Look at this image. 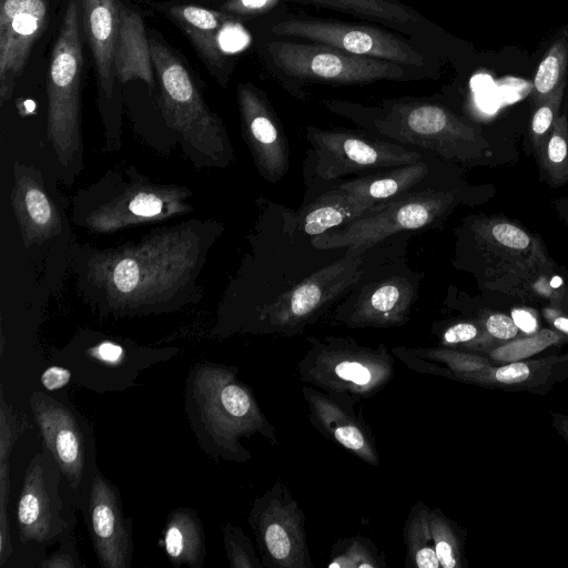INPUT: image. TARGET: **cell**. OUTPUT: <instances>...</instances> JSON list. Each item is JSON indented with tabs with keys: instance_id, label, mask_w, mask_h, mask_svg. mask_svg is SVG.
I'll use <instances>...</instances> for the list:
<instances>
[{
	"instance_id": "obj_1",
	"label": "cell",
	"mask_w": 568,
	"mask_h": 568,
	"mask_svg": "<svg viewBox=\"0 0 568 568\" xmlns=\"http://www.w3.org/2000/svg\"><path fill=\"white\" fill-rule=\"evenodd\" d=\"M222 226L189 221L139 242L85 250L77 272L84 298L102 315L172 312L196 302L195 281Z\"/></svg>"
},
{
	"instance_id": "obj_2",
	"label": "cell",
	"mask_w": 568,
	"mask_h": 568,
	"mask_svg": "<svg viewBox=\"0 0 568 568\" xmlns=\"http://www.w3.org/2000/svg\"><path fill=\"white\" fill-rule=\"evenodd\" d=\"M323 104L362 130L446 163L471 168L498 164L499 159L507 161L503 152L506 146H499L480 126L436 102L398 98L367 106L329 99Z\"/></svg>"
},
{
	"instance_id": "obj_3",
	"label": "cell",
	"mask_w": 568,
	"mask_h": 568,
	"mask_svg": "<svg viewBox=\"0 0 568 568\" xmlns=\"http://www.w3.org/2000/svg\"><path fill=\"white\" fill-rule=\"evenodd\" d=\"M458 232L456 265L480 287L555 302L568 292L539 236L504 216L470 215Z\"/></svg>"
},
{
	"instance_id": "obj_4",
	"label": "cell",
	"mask_w": 568,
	"mask_h": 568,
	"mask_svg": "<svg viewBox=\"0 0 568 568\" xmlns=\"http://www.w3.org/2000/svg\"><path fill=\"white\" fill-rule=\"evenodd\" d=\"M184 408L197 445L211 457L241 464L251 460L241 439L254 435L277 444L274 426L234 366L194 364L185 379Z\"/></svg>"
},
{
	"instance_id": "obj_5",
	"label": "cell",
	"mask_w": 568,
	"mask_h": 568,
	"mask_svg": "<svg viewBox=\"0 0 568 568\" xmlns=\"http://www.w3.org/2000/svg\"><path fill=\"white\" fill-rule=\"evenodd\" d=\"M494 189L465 182H430L386 201L374 211L342 226L310 237L315 248L364 254L402 232L440 226L462 205L487 201Z\"/></svg>"
},
{
	"instance_id": "obj_6",
	"label": "cell",
	"mask_w": 568,
	"mask_h": 568,
	"mask_svg": "<svg viewBox=\"0 0 568 568\" xmlns=\"http://www.w3.org/2000/svg\"><path fill=\"white\" fill-rule=\"evenodd\" d=\"M160 83V110L184 154L197 168H226L234 152L222 120L210 110L184 63L162 42L150 38Z\"/></svg>"
},
{
	"instance_id": "obj_7",
	"label": "cell",
	"mask_w": 568,
	"mask_h": 568,
	"mask_svg": "<svg viewBox=\"0 0 568 568\" xmlns=\"http://www.w3.org/2000/svg\"><path fill=\"white\" fill-rule=\"evenodd\" d=\"M191 192L151 182L134 169L109 172L74 199V221L95 234H110L189 213Z\"/></svg>"
},
{
	"instance_id": "obj_8",
	"label": "cell",
	"mask_w": 568,
	"mask_h": 568,
	"mask_svg": "<svg viewBox=\"0 0 568 568\" xmlns=\"http://www.w3.org/2000/svg\"><path fill=\"white\" fill-rule=\"evenodd\" d=\"M82 74L80 0H69L50 59L47 116V138L65 183L82 170Z\"/></svg>"
},
{
	"instance_id": "obj_9",
	"label": "cell",
	"mask_w": 568,
	"mask_h": 568,
	"mask_svg": "<svg viewBox=\"0 0 568 568\" xmlns=\"http://www.w3.org/2000/svg\"><path fill=\"white\" fill-rule=\"evenodd\" d=\"M368 253V252H367ZM345 251L343 257L315 271L294 287L247 314L234 333L293 337L316 323L367 271L365 256Z\"/></svg>"
},
{
	"instance_id": "obj_10",
	"label": "cell",
	"mask_w": 568,
	"mask_h": 568,
	"mask_svg": "<svg viewBox=\"0 0 568 568\" xmlns=\"http://www.w3.org/2000/svg\"><path fill=\"white\" fill-rule=\"evenodd\" d=\"M308 349L296 364L302 383L355 404L379 393L395 375L384 344H358L348 336H308Z\"/></svg>"
},
{
	"instance_id": "obj_11",
	"label": "cell",
	"mask_w": 568,
	"mask_h": 568,
	"mask_svg": "<svg viewBox=\"0 0 568 568\" xmlns=\"http://www.w3.org/2000/svg\"><path fill=\"white\" fill-rule=\"evenodd\" d=\"M306 140L311 148L304 161V175L310 185L317 184L321 190L348 175L399 168L432 155L365 130L307 125Z\"/></svg>"
},
{
	"instance_id": "obj_12",
	"label": "cell",
	"mask_w": 568,
	"mask_h": 568,
	"mask_svg": "<svg viewBox=\"0 0 568 568\" xmlns=\"http://www.w3.org/2000/svg\"><path fill=\"white\" fill-rule=\"evenodd\" d=\"M178 352L175 347L143 346L89 329L73 336L61 349H54L52 358L71 369L75 385L105 393L131 388L143 371Z\"/></svg>"
},
{
	"instance_id": "obj_13",
	"label": "cell",
	"mask_w": 568,
	"mask_h": 568,
	"mask_svg": "<svg viewBox=\"0 0 568 568\" xmlns=\"http://www.w3.org/2000/svg\"><path fill=\"white\" fill-rule=\"evenodd\" d=\"M29 405L43 447L57 460L71 487L75 507L83 515L100 469L92 426L72 403L43 390H34Z\"/></svg>"
},
{
	"instance_id": "obj_14",
	"label": "cell",
	"mask_w": 568,
	"mask_h": 568,
	"mask_svg": "<svg viewBox=\"0 0 568 568\" xmlns=\"http://www.w3.org/2000/svg\"><path fill=\"white\" fill-rule=\"evenodd\" d=\"M71 487L52 454L43 447L29 462L17 504L18 538L26 546L59 544L77 525Z\"/></svg>"
},
{
	"instance_id": "obj_15",
	"label": "cell",
	"mask_w": 568,
	"mask_h": 568,
	"mask_svg": "<svg viewBox=\"0 0 568 568\" xmlns=\"http://www.w3.org/2000/svg\"><path fill=\"white\" fill-rule=\"evenodd\" d=\"M265 51L273 69L283 79L301 83L351 85L402 81L413 69L308 41L273 40L265 45Z\"/></svg>"
},
{
	"instance_id": "obj_16",
	"label": "cell",
	"mask_w": 568,
	"mask_h": 568,
	"mask_svg": "<svg viewBox=\"0 0 568 568\" xmlns=\"http://www.w3.org/2000/svg\"><path fill=\"white\" fill-rule=\"evenodd\" d=\"M423 274L400 267L368 268L336 307L334 318L348 328H390L406 324L418 298Z\"/></svg>"
},
{
	"instance_id": "obj_17",
	"label": "cell",
	"mask_w": 568,
	"mask_h": 568,
	"mask_svg": "<svg viewBox=\"0 0 568 568\" xmlns=\"http://www.w3.org/2000/svg\"><path fill=\"white\" fill-rule=\"evenodd\" d=\"M270 31L278 38L322 43L354 55L390 61L410 68L426 64L425 54L407 39L371 24L287 17L275 20Z\"/></svg>"
},
{
	"instance_id": "obj_18",
	"label": "cell",
	"mask_w": 568,
	"mask_h": 568,
	"mask_svg": "<svg viewBox=\"0 0 568 568\" xmlns=\"http://www.w3.org/2000/svg\"><path fill=\"white\" fill-rule=\"evenodd\" d=\"M247 520L264 567L313 568L305 515L282 480L253 500Z\"/></svg>"
},
{
	"instance_id": "obj_19",
	"label": "cell",
	"mask_w": 568,
	"mask_h": 568,
	"mask_svg": "<svg viewBox=\"0 0 568 568\" xmlns=\"http://www.w3.org/2000/svg\"><path fill=\"white\" fill-rule=\"evenodd\" d=\"M243 139L260 175L280 182L290 169V148L281 121L266 94L252 83L236 91Z\"/></svg>"
},
{
	"instance_id": "obj_20",
	"label": "cell",
	"mask_w": 568,
	"mask_h": 568,
	"mask_svg": "<svg viewBox=\"0 0 568 568\" xmlns=\"http://www.w3.org/2000/svg\"><path fill=\"white\" fill-rule=\"evenodd\" d=\"M95 557L102 568H130L133 520L123 513L119 488L97 471L82 515Z\"/></svg>"
},
{
	"instance_id": "obj_21",
	"label": "cell",
	"mask_w": 568,
	"mask_h": 568,
	"mask_svg": "<svg viewBox=\"0 0 568 568\" xmlns=\"http://www.w3.org/2000/svg\"><path fill=\"white\" fill-rule=\"evenodd\" d=\"M47 0H0V102L11 99L30 52L45 30Z\"/></svg>"
},
{
	"instance_id": "obj_22",
	"label": "cell",
	"mask_w": 568,
	"mask_h": 568,
	"mask_svg": "<svg viewBox=\"0 0 568 568\" xmlns=\"http://www.w3.org/2000/svg\"><path fill=\"white\" fill-rule=\"evenodd\" d=\"M169 12L186 33L202 60L224 84L226 79L223 74L229 57L239 52L246 42L245 32L235 17L191 4L171 7Z\"/></svg>"
},
{
	"instance_id": "obj_23",
	"label": "cell",
	"mask_w": 568,
	"mask_h": 568,
	"mask_svg": "<svg viewBox=\"0 0 568 568\" xmlns=\"http://www.w3.org/2000/svg\"><path fill=\"white\" fill-rule=\"evenodd\" d=\"M308 420L323 436L364 463L378 466L379 456L368 425L355 414L354 404L310 385L302 388Z\"/></svg>"
},
{
	"instance_id": "obj_24",
	"label": "cell",
	"mask_w": 568,
	"mask_h": 568,
	"mask_svg": "<svg viewBox=\"0 0 568 568\" xmlns=\"http://www.w3.org/2000/svg\"><path fill=\"white\" fill-rule=\"evenodd\" d=\"M10 201L27 247L42 244L62 231L61 212L33 166L13 164Z\"/></svg>"
},
{
	"instance_id": "obj_25",
	"label": "cell",
	"mask_w": 568,
	"mask_h": 568,
	"mask_svg": "<svg viewBox=\"0 0 568 568\" xmlns=\"http://www.w3.org/2000/svg\"><path fill=\"white\" fill-rule=\"evenodd\" d=\"M567 377L568 354H564L491 365L464 376L460 382L505 390L545 394Z\"/></svg>"
},
{
	"instance_id": "obj_26",
	"label": "cell",
	"mask_w": 568,
	"mask_h": 568,
	"mask_svg": "<svg viewBox=\"0 0 568 568\" xmlns=\"http://www.w3.org/2000/svg\"><path fill=\"white\" fill-rule=\"evenodd\" d=\"M442 163L444 161L440 159L428 155L413 164L344 179L325 189H333L365 202L379 203L433 182L434 169Z\"/></svg>"
},
{
	"instance_id": "obj_27",
	"label": "cell",
	"mask_w": 568,
	"mask_h": 568,
	"mask_svg": "<svg viewBox=\"0 0 568 568\" xmlns=\"http://www.w3.org/2000/svg\"><path fill=\"white\" fill-rule=\"evenodd\" d=\"M81 8L101 93L106 99H112L120 2L119 0H81Z\"/></svg>"
},
{
	"instance_id": "obj_28",
	"label": "cell",
	"mask_w": 568,
	"mask_h": 568,
	"mask_svg": "<svg viewBox=\"0 0 568 568\" xmlns=\"http://www.w3.org/2000/svg\"><path fill=\"white\" fill-rule=\"evenodd\" d=\"M385 202H365L333 189H325L304 202L297 212L288 215V226L312 237L352 222Z\"/></svg>"
},
{
	"instance_id": "obj_29",
	"label": "cell",
	"mask_w": 568,
	"mask_h": 568,
	"mask_svg": "<svg viewBox=\"0 0 568 568\" xmlns=\"http://www.w3.org/2000/svg\"><path fill=\"white\" fill-rule=\"evenodd\" d=\"M115 77L121 83L139 79L154 88V67L142 17L120 4L118 37L114 52Z\"/></svg>"
},
{
	"instance_id": "obj_30",
	"label": "cell",
	"mask_w": 568,
	"mask_h": 568,
	"mask_svg": "<svg viewBox=\"0 0 568 568\" xmlns=\"http://www.w3.org/2000/svg\"><path fill=\"white\" fill-rule=\"evenodd\" d=\"M161 546L175 567L202 568L206 557L201 519L190 507H179L166 518Z\"/></svg>"
},
{
	"instance_id": "obj_31",
	"label": "cell",
	"mask_w": 568,
	"mask_h": 568,
	"mask_svg": "<svg viewBox=\"0 0 568 568\" xmlns=\"http://www.w3.org/2000/svg\"><path fill=\"white\" fill-rule=\"evenodd\" d=\"M359 17L413 34L426 28L415 9L398 0H292Z\"/></svg>"
},
{
	"instance_id": "obj_32",
	"label": "cell",
	"mask_w": 568,
	"mask_h": 568,
	"mask_svg": "<svg viewBox=\"0 0 568 568\" xmlns=\"http://www.w3.org/2000/svg\"><path fill=\"white\" fill-rule=\"evenodd\" d=\"M28 422L7 403L0 392V566L12 554V540L7 507L10 493V455L18 438L29 429Z\"/></svg>"
},
{
	"instance_id": "obj_33",
	"label": "cell",
	"mask_w": 568,
	"mask_h": 568,
	"mask_svg": "<svg viewBox=\"0 0 568 568\" xmlns=\"http://www.w3.org/2000/svg\"><path fill=\"white\" fill-rule=\"evenodd\" d=\"M429 513L430 508L424 501H417L410 507L403 529L406 567L440 568L435 551Z\"/></svg>"
},
{
	"instance_id": "obj_34",
	"label": "cell",
	"mask_w": 568,
	"mask_h": 568,
	"mask_svg": "<svg viewBox=\"0 0 568 568\" xmlns=\"http://www.w3.org/2000/svg\"><path fill=\"white\" fill-rule=\"evenodd\" d=\"M568 68V26L564 28L545 52L536 70L532 90V109L546 100L562 82Z\"/></svg>"
},
{
	"instance_id": "obj_35",
	"label": "cell",
	"mask_w": 568,
	"mask_h": 568,
	"mask_svg": "<svg viewBox=\"0 0 568 568\" xmlns=\"http://www.w3.org/2000/svg\"><path fill=\"white\" fill-rule=\"evenodd\" d=\"M568 342V337L556 329L542 328L536 333L501 343L485 353L495 365L523 361L547 348Z\"/></svg>"
},
{
	"instance_id": "obj_36",
	"label": "cell",
	"mask_w": 568,
	"mask_h": 568,
	"mask_svg": "<svg viewBox=\"0 0 568 568\" xmlns=\"http://www.w3.org/2000/svg\"><path fill=\"white\" fill-rule=\"evenodd\" d=\"M540 179L552 187L568 183V119L557 118L547 141L544 156L538 164Z\"/></svg>"
},
{
	"instance_id": "obj_37",
	"label": "cell",
	"mask_w": 568,
	"mask_h": 568,
	"mask_svg": "<svg viewBox=\"0 0 568 568\" xmlns=\"http://www.w3.org/2000/svg\"><path fill=\"white\" fill-rule=\"evenodd\" d=\"M386 561L377 547L363 536L337 540L331 550L328 568H385Z\"/></svg>"
},
{
	"instance_id": "obj_38",
	"label": "cell",
	"mask_w": 568,
	"mask_h": 568,
	"mask_svg": "<svg viewBox=\"0 0 568 568\" xmlns=\"http://www.w3.org/2000/svg\"><path fill=\"white\" fill-rule=\"evenodd\" d=\"M429 520L440 568L464 567L463 539L456 525L439 508H430Z\"/></svg>"
},
{
	"instance_id": "obj_39",
	"label": "cell",
	"mask_w": 568,
	"mask_h": 568,
	"mask_svg": "<svg viewBox=\"0 0 568 568\" xmlns=\"http://www.w3.org/2000/svg\"><path fill=\"white\" fill-rule=\"evenodd\" d=\"M439 346L485 354L499 345L485 329L480 318L457 321L438 329Z\"/></svg>"
},
{
	"instance_id": "obj_40",
	"label": "cell",
	"mask_w": 568,
	"mask_h": 568,
	"mask_svg": "<svg viewBox=\"0 0 568 568\" xmlns=\"http://www.w3.org/2000/svg\"><path fill=\"white\" fill-rule=\"evenodd\" d=\"M566 81L562 82L546 100L534 108L530 120L529 139L535 159L539 164L546 149L554 124L559 116Z\"/></svg>"
},
{
	"instance_id": "obj_41",
	"label": "cell",
	"mask_w": 568,
	"mask_h": 568,
	"mask_svg": "<svg viewBox=\"0 0 568 568\" xmlns=\"http://www.w3.org/2000/svg\"><path fill=\"white\" fill-rule=\"evenodd\" d=\"M222 537L226 558L231 568H263L251 539L236 525L224 523Z\"/></svg>"
},
{
	"instance_id": "obj_42",
	"label": "cell",
	"mask_w": 568,
	"mask_h": 568,
	"mask_svg": "<svg viewBox=\"0 0 568 568\" xmlns=\"http://www.w3.org/2000/svg\"><path fill=\"white\" fill-rule=\"evenodd\" d=\"M41 568H82V562L77 547L73 532L64 536L60 542L59 548L50 556L44 558L40 564Z\"/></svg>"
},
{
	"instance_id": "obj_43",
	"label": "cell",
	"mask_w": 568,
	"mask_h": 568,
	"mask_svg": "<svg viewBox=\"0 0 568 568\" xmlns=\"http://www.w3.org/2000/svg\"><path fill=\"white\" fill-rule=\"evenodd\" d=\"M486 332L499 344L519 337L520 329L511 316L503 313H490L480 317Z\"/></svg>"
},
{
	"instance_id": "obj_44",
	"label": "cell",
	"mask_w": 568,
	"mask_h": 568,
	"mask_svg": "<svg viewBox=\"0 0 568 568\" xmlns=\"http://www.w3.org/2000/svg\"><path fill=\"white\" fill-rule=\"evenodd\" d=\"M281 2L282 0H227L221 9L233 17H253L270 12Z\"/></svg>"
},
{
	"instance_id": "obj_45",
	"label": "cell",
	"mask_w": 568,
	"mask_h": 568,
	"mask_svg": "<svg viewBox=\"0 0 568 568\" xmlns=\"http://www.w3.org/2000/svg\"><path fill=\"white\" fill-rule=\"evenodd\" d=\"M72 382V372L64 365H50L40 376V383L47 392H55L62 389Z\"/></svg>"
},
{
	"instance_id": "obj_46",
	"label": "cell",
	"mask_w": 568,
	"mask_h": 568,
	"mask_svg": "<svg viewBox=\"0 0 568 568\" xmlns=\"http://www.w3.org/2000/svg\"><path fill=\"white\" fill-rule=\"evenodd\" d=\"M546 316L554 329L568 337V293L546 310Z\"/></svg>"
},
{
	"instance_id": "obj_47",
	"label": "cell",
	"mask_w": 568,
	"mask_h": 568,
	"mask_svg": "<svg viewBox=\"0 0 568 568\" xmlns=\"http://www.w3.org/2000/svg\"><path fill=\"white\" fill-rule=\"evenodd\" d=\"M511 317L524 335L532 334L538 331L539 324L532 312L526 308H515L511 311Z\"/></svg>"
},
{
	"instance_id": "obj_48",
	"label": "cell",
	"mask_w": 568,
	"mask_h": 568,
	"mask_svg": "<svg viewBox=\"0 0 568 568\" xmlns=\"http://www.w3.org/2000/svg\"><path fill=\"white\" fill-rule=\"evenodd\" d=\"M552 426L568 444V415L551 413Z\"/></svg>"
},
{
	"instance_id": "obj_49",
	"label": "cell",
	"mask_w": 568,
	"mask_h": 568,
	"mask_svg": "<svg viewBox=\"0 0 568 568\" xmlns=\"http://www.w3.org/2000/svg\"><path fill=\"white\" fill-rule=\"evenodd\" d=\"M554 207L559 219L568 226V196L556 199Z\"/></svg>"
}]
</instances>
